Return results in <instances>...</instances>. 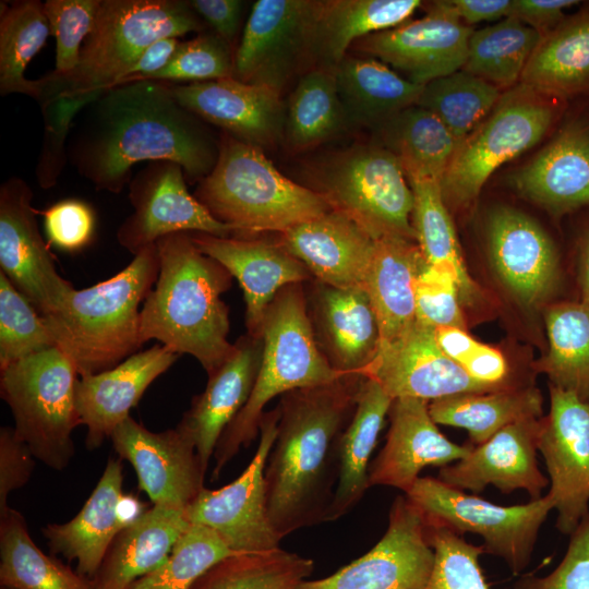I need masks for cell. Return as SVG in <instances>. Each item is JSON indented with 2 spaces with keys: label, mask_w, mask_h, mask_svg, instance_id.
<instances>
[{
  "label": "cell",
  "mask_w": 589,
  "mask_h": 589,
  "mask_svg": "<svg viewBox=\"0 0 589 589\" xmlns=\"http://www.w3.org/2000/svg\"><path fill=\"white\" fill-rule=\"evenodd\" d=\"M84 109L67 157L97 190L120 193L140 161L177 163L190 183L203 180L216 165L220 142L176 100L168 82L115 86Z\"/></svg>",
  "instance_id": "obj_1"
},
{
  "label": "cell",
  "mask_w": 589,
  "mask_h": 589,
  "mask_svg": "<svg viewBox=\"0 0 589 589\" xmlns=\"http://www.w3.org/2000/svg\"><path fill=\"white\" fill-rule=\"evenodd\" d=\"M361 375L284 394L265 471L266 506L277 536L325 522L338 474V445Z\"/></svg>",
  "instance_id": "obj_2"
},
{
  "label": "cell",
  "mask_w": 589,
  "mask_h": 589,
  "mask_svg": "<svg viewBox=\"0 0 589 589\" xmlns=\"http://www.w3.org/2000/svg\"><path fill=\"white\" fill-rule=\"evenodd\" d=\"M159 274L141 310V339H157L178 354L194 357L211 374L231 354L228 306L221 294L232 276L202 253L189 232L156 242Z\"/></svg>",
  "instance_id": "obj_3"
},
{
  "label": "cell",
  "mask_w": 589,
  "mask_h": 589,
  "mask_svg": "<svg viewBox=\"0 0 589 589\" xmlns=\"http://www.w3.org/2000/svg\"><path fill=\"white\" fill-rule=\"evenodd\" d=\"M159 274L157 244L134 255L121 272L92 287L74 289L53 313L43 316L56 345L79 375L99 373L141 347L140 303Z\"/></svg>",
  "instance_id": "obj_4"
},
{
  "label": "cell",
  "mask_w": 589,
  "mask_h": 589,
  "mask_svg": "<svg viewBox=\"0 0 589 589\" xmlns=\"http://www.w3.org/2000/svg\"><path fill=\"white\" fill-rule=\"evenodd\" d=\"M194 196L233 237L284 233L332 209L313 189L283 176L263 149L224 133L214 169Z\"/></svg>",
  "instance_id": "obj_5"
},
{
  "label": "cell",
  "mask_w": 589,
  "mask_h": 589,
  "mask_svg": "<svg viewBox=\"0 0 589 589\" xmlns=\"http://www.w3.org/2000/svg\"><path fill=\"white\" fill-rule=\"evenodd\" d=\"M301 285L284 287L266 309L257 377L245 406L224 431L215 448L213 480L260 434L264 408L274 397L345 376L330 366L316 342Z\"/></svg>",
  "instance_id": "obj_6"
},
{
  "label": "cell",
  "mask_w": 589,
  "mask_h": 589,
  "mask_svg": "<svg viewBox=\"0 0 589 589\" xmlns=\"http://www.w3.org/2000/svg\"><path fill=\"white\" fill-rule=\"evenodd\" d=\"M203 24L189 1L101 0L79 65L68 74L52 71L37 80V101L81 96L115 87L153 43L201 32Z\"/></svg>",
  "instance_id": "obj_7"
},
{
  "label": "cell",
  "mask_w": 589,
  "mask_h": 589,
  "mask_svg": "<svg viewBox=\"0 0 589 589\" xmlns=\"http://www.w3.org/2000/svg\"><path fill=\"white\" fill-rule=\"evenodd\" d=\"M0 392L14 431L35 458L64 469L74 455L73 430L81 424L75 404L79 372L57 346L0 370Z\"/></svg>",
  "instance_id": "obj_8"
},
{
  "label": "cell",
  "mask_w": 589,
  "mask_h": 589,
  "mask_svg": "<svg viewBox=\"0 0 589 589\" xmlns=\"http://www.w3.org/2000/svg\"><path fill=\"white\" fill-rule=\"evenodd\" d=\"M566 104L522 84L502 94L459 142L441 181L445 203L461 206L473 201L497 168L543 139Z\"/></svg>",
  "instance_id": "obj_9"
},
{
  "label": "cell",
  "mask_w": 589,
  "mask_h": 589,
  "mask_svg": "<svg viewBox=\"0 0 589 589\" xmlns=\"http://www.w3.org/2000/svg\"><path fill=\"white\" fill-rule=\"evenodd\" d=\"M313 178V190L332 209L352 218L374 239L416 241L413 193L398 159L384 146L360 144L340 151L323 161Z\"/></svg>",
  "instance_id": "obj_10"
},
{
  "label": "cell",
  "mask_w": 589,
  "mask_h": 589,
  "mask_svg": "<svg viewBox=\"0 0 589 589\" xmlns=\"http://www.w3.org/2000/svg\"><path fill=\"white\" fill-rule=\"evenodd\" d=\"M428 522L482 538L485 553L502 558L519 575L530 563L539 531L553 504L548 495L502 506L452 488L438 478L420 477L405 494Z\"/></svg>",
  "instance_id": "obj_11"
},
{
  "label": "cell",
  "mask_w": 589,
  "mask_h": 589,
  "mask_svg": "<svg viewBox=\"0 0 589 589\" xmlns=\"http://www.w3.org/2000/svg\"><path fill=\"white\" fill-rule=\"evenodd\" d=\"M279 408L264 412L260 422V441L245 470L231 483L217 489L203 488L187 507L190 524L214 530L237 554L276 550L280 538L269 520L264 471L277 436Z\"/></svg>",
  "instance_id": "obj_12"
},
{
  "label": "cell",
  "mask_w": 589,
  "mask_h": 589,
  "mask_svg": "<svg viewBox=\"0 0 589 589\" xmlns=\"http://www.w3.org/2000/svg\"><path fill=\"white\" fill-rule=\"evenodd\" d=\"M433 564L424 515L402 494L390 506L384 536L368 553L327 577L302 581L297 589H421Z\"/></svg>",
  "instance_id": "obj_13"
},
{
  "label": "cell",
  "mask_w": 589,
  "mask_h": 589,
  "mask_svg": "<svg viewBox=\"0 0 589 589\" xmlns=\"http://www.w3.org/2000/svg\"><path fill=\"white\" fill-rule=\"evenodd\" d=\"M133 213L117 230L118 243L135 255L177 232L231 237L233 230L212 216L187 188L183 168L170 160L151 161L129 183Z\"/></svg>",
  "instance_id": "obj_14"
},
{
  "label": "cell",
  "mask_w": 589,
  "mask_h": 589,
  "mask_svg": "<svg viewBox=\"0 0 589 589\" xmlns=\"http://www.w3.org/2000/svg\"><path fill=\"white\" fill-rule=\"evenodd\" d=\"M538 450L549 474L555 526L570 534L589 513V402L550 385V411L540 420Z\"/></svg>",
  "instance_id": "obj_15"
},
{
  "label": "cell",
  "mask_w": 589,
  "mask_h": 589,
  "mask_svg": "<svg viewBox=\"0 0 589 589\" xmlns=\"http://www.w3.org/2000/svg\"><path fill=\"white\" fill-rule=\"evenodd\" d=\"M33 196L17 177L0 187V272L45 316L56 312L75 288L57 271L38 229Z\"/></svg>",
  "instance_id": "obj_16"
},
{
  "label": "cell",
  "mask_w": 589,
  "mask_h": 589,
  "mask_svg": "<svg viewBox=\"0 0 589 589\" xmlns=\"http://www.w3.org/2000/svg\"><path fill=\"white\" fill-rule=\"evenodd\" d=\"M472 32L446 0L433 1L424 16L363 37L356 49L425 85L462 69Z\"/></svg>",
  "instance_id": "obj_17"
},
{
  "label": "cell",
  "mask_w": 589,
  "mask_h": 589,
  "mask_svg": "<svg viewBox=\"0 0 589 589\" xmlns=\"http://www.w3.org/2000/svg\"><path fill=\"white\" fill-rule=\"evenodd\" d=\"M361 376L392 398L433 401L448 396L495 392L470 375L440 348L434 328L417 321L393 340L381 342Z\"/></svg>",
  "instance_id": "obj_18"
},
{
  "label": "cell",
  "mask_w": 589,
  "mask_h": 589,
  "mask_svg": "<svg viewBox=\"0 0 589 589\" xmlns=\"http://www.w3.org/2000/svg\"><path fill=\"white\" fill-rule=\"evenodd\" d=\"M316 1L257 0L233 56L235 79L280 92L309 56Z\"/></svg>",
  "instance_id": "obj_19"
},
{
  "label": "cell",
  "mask_w": 589,
  "mask_h": 589,
  "mask_svg": "<svg viewBox=\"0 0 589 589\" xmlns=\"http://www.w3.org/2000/svg\"><path fill=\"white\" fill-rule=\"evenodd\" d=\"M110 438L120 457L134 468L139 488L153 505L185 510L205 488L206 471L194 443L178 425L152 432L129 417Z\"/></svg>",
  "instance_id": "obj_20"
},
{
  "label": "cell",
  "mask_w": 589,
  "mask_h": 589,
  "mask_svg": "<svg viewBox=\"0 0 589 589\" xmlns=\"http://www.w3.org/2000/svg\"><path fill=\"white\" fill-rule=\"evenodd\" d=\"M170 88L182 107L237 140L263 149L284 135L285 108L280 92L271 86L226 77L170 83Z\"/></svg>",
  "instance_id": "obj_21"
},
{
  "label": "cell",
  "mask_w": 589,
  "mask_h": 589,
  "mask_svg": "<svg viewBox=\"0 0 589 589\" xmlns=\"http://www.w3.org/2000/svg\"><path fill=\"white\" fill-rule=\"evenodd\" d=\"M492 264L515 298L525 306L543 303L561 278L558 252L548 233L526 214L495 208L488 221Z\"/></svg>",
  "instance_id": "obj_22"
},
{
  "label": "cell",
  "mask_w": 589,
  "mask_h": 589,
  "mask_svg": "<svg viewBox=\"0 0 589 589\" xmlns=\"http://www.w3.org/2000/svg\"><path fill=\"white\" fill-rule=\"evenodd\" d=\"M386 441L371 461L369 484L398 489L406 494L428 466L445 467L465 458L473 445L449 441L429 411V401L393 399Z\"/></svg>",
  "instance_id": "obj_23"
},
{
  "label": "cell",
  "mask_w": 589,
  "mask_h": 589,
  "mask_svg": "<svg viewBox=\"0 0 589 589\" xmlns=\"http://www.w3.org/2000/svg\"><path fill=\"white\" fill-rule=\"evenodd\" d=\"M540 420L512 423L488 441L476 445L468 455L440 468L437 478L447 485L473 493L493 485L502 493L526 491L532 500L542 497L549 484L537 459Z\"/></svg>",
  "instance_id": "obj_24"
},
{
  "label": "cell",
  "mask_w": 589,
  "mask_h": 589,
  "mask_svg": "<svg viewBox=\"0 0 589 589\" xmlns=\"http://www.w3.org/2000/svg\"><path fill=\"white\" fill-rule=\"evenodd\" d=\"M122 465L109 458L94 491L71 520L49 524L43 529L52 553L77 562L80 575L97 574L119 532L145 510L142 504L122 492Z\"/></svg>",
  "instance_id": "obj_25"
},
{
  "label": "cell",
  "mask_w": 589,
  "mask_h": 589,
  "mask_svg": "<svg viewBox=\"0 0 589 589\" xmlns=\"http://www.w3.org/2000/svg\"><path fill=\"white\" fill-rule=\"evenodd\" d=\"M189 233L202 253L221 264L239 281L245 300L248 334L252 337L262 338L263 318L277 292L311 277L305 265L280 242Z\"/></svg>",
  "instance_id": "obj_26"
},
{
  "label": "cell",
  "mask_w": 589,
  "mask_h": 589,
  "mask_svg": "<svg viewBox=\"0 0 589 589\" xmlns=\"http://www.w3.org/2000/svg\"><path fill=\"white\" fill-rule=\"evenodd\" d=\"M510 181L556 216L589 206V115L572 116Z\"/></svg>",
  "instance_id": "obj_27"
},
{
  "label": "cell",
  "mask_w": 589,
  "mask_h": 589,
  "mask_svg": "<svg viewBox=\"0 0 589 589\" xmlns=\"http://www.w3.org/2000/svg\"><path fill=\"white\" fill-rule=\"evenodd\" d=\"M180 357L164 345L135 352L118 365L81 376L75 404L81 424L87 428L86 446L94 449L130 417L147 387Z\"/></svg>",
  "instance_id": "obj_28"
},
{
  "label": "cell",
  "mask_w": 589,
  "mask_h": 589,
  "mask_svg": "<svg viewBox=\"0 0 589 589\" xmlns=\"http://www.w3.org/2000/svg\"><path fill=\"white\" fill-rule=\"evenodd\" d=\"M279 242L317 281L353 288L363 287L376 239L349 216L330 209L280 233Z\"/></svg>",
  "instance_id": "obj_29"
},
{
  "label": "cell",
  "mask_w": 589,
  "mask_h": 589,
  "mask_svg": "<svg viewBox=\"0 0 589 589\" xmlns=\"http://www.w3.org/2000/svg\"><path fill=\"white\" fill-rule=\"evenodd\" d=\"M310 318L322 353L340 375H360L374 359L380 327L362 287L337 288L317 281Z\"/></svg>",
  "instance_id": "obj_30"
},
{
  "label": "cell",
  "mask_w": 589,
  "mask_h": 589,
  "mask_svg": "<svg viewBox=\"0 0 589 589\" xmlns=\"http://www.w3.org/2000/svg\"><path fill=\"white\" fill-rule=\"evenodd\" d=\"M263 340L249 334L238 338L229 358L208 374L204 392L194 397L178 426L193 441L207 471L221 434L245 406L262 360Z\"/></svg>",
  "instance_id": "obj_31"
},
{
  "label": "cell",
  "mask_w": 589,
  "mask_h": 589,
  "mask_svg": "<svg viewBox=\"0 0 589 589\" xmlns=\"http://www.w3.org/2000/svg\"><path fill=\"white\" fill-rule=\"evenodd\" d=\"M189 526L185 510L153 505L116 537L93 589H128L164 563Z\"/></svg>",
  "instance_id": "obj_32"
},
{
  "label": "cell",
  "mask_w": 589,
  "mask_h": 589,
  "mask_svg": "<svg viewBox=\"0 0 589 589\" xmlns=\"http://www.w3.org/2000/svg\"><path fill=\"white\" fill-rule=\"evenodd\" d=\"M393 399L373 380L362 376L356 406L338 445V474L325 521L348 514L364 496L371 456Z\"/></svg>",
  "instance_id": "obj_33"
},
{
  "label": "cell",
  "mask_w": 589,
  "mask_h": 589,
  "mask_svg": "<svg viewBox=\"0 0 589 589\" xmlns=\"http://www.w3.org/2000/svg\"><path fill=\"white\" fill-rule=\"evenodd\" d=\"M420 5L419 0L316 1L309 56L333 71L353 43L407 22Z\"/></svg>",
  "instance_id": "obj_34"
},
{
  "label": "cell",
  "mask_w": 589,
  "mask_h": 589,
  "mask_svg": "<svg viewBox=\"0 0 589 589\" xmlns=\"http://www.w3.org/2000/svg\"><path fill=\"white\" fill-rule=\"evenodd\" d=\"M519 84L564 101L589 95V4L542 36Z\"/></svg>",
  "instance_id": "obj_35"
},
{
  "label": "cell",
  "mask_w": 589,
  "mask_h": 589,
  "mask_svg": "<svg viewBox=\"0 0 589 589\" xmlns=\"http://www.w3.org/2000/svg\"><path fill=\"white\" fill-rule=\"evenodd\" d=\"M424 262L413 240L376 239L362 288L377 317L380 344L395 339L416 322L413 284Z\"/></svg>",
  "instance_id": "obj_36"
},
{
  "label": "cell",
  "mask_w": 589,
  "mask_h": 589,
  "mask_svg": "<svg viewBox=\"0 0 589 589\" xmlns=\"http://www.w3.org/2000/svg\"><path fill=\"white\" fill-rule=\"evenodd\" d=\"M333 71L348 124L378 129L414 106L424 86L373 57L346 56Z\"/></svg>",
  "instance_id": "obj_37"
},
{
  "label": "cell",
  "mask_w": 589,
  "mask_h": 589,
  "mask_svg": "<svg viewBox=\"0 0 589 589\" xmlns=\"http://www.w3.org/2000/svg\"><path fill=\"white\" fill-rule=\"evenodd\" d=\"M542 395L531 385L486 393L459 394L429 402L436 424L465 429L473 446L503 428L542 416Z\"/></svg>",
  "instance_id": "obj_38"
},
{
  "label": "cell",
  "mask_w": 589,
  "mask_h": 589,
  "mask_svg": "<svg viewBox=\"0 0 589 589\" xmlns=\"http://www.w3.org/2000/svg\"><path fill=\"white\" fill-rule=\"evenodd\" d=\"M378 130L382 146L398 159L407 180L441 183L459 143L435 115L414 105Z\"/></svg>",
  "instance_id": "obj_39"
},
{
  "label": "cell",
  "mask_w": 589,
  "mask_h": 589,
  "mask_svg": "<svg viewBox=\"0 0 589 589\" xmlns=\"http://www.w3.org/2000/svg\"><path fill=\"white\" fill-rule=\"evenodd\" d=\"M549 351L538 363L550 385L589 402V305L566 301L545 311Z\"/></svg>",
  "instance_id": "obj_40"
},
{
  "label": "cell",
  "mask_w": 589,
  "mask_h": 589,
  "mask_svg": "<svg viewBox=\"0 0 589 589\" xmlns=\"http://www.w3.org/2000/svg\"><path fill=\"white\" fill-rule=\"evenodd\" d=\"M0 580L10 589H93L82 575L44 553L23 515L12 508L0 515Z\"/></svg>",
  "instance_id": "obj_41"
},
{
  "label": "cell",
  "mask_w": 589,
  "mask_h": 589,
  "mask_svg": "<svg viewBox=\"0 0 589 589\" xmlns=\"http://www.w3.org/2000/svg\"><path fill=\"white\" fill-rule=\"evenodd\" d=\"M408 182L413 193L412 227L425 263L450 273L459 287L460 298L471 300L478 288L464 264L441 183L434 180Z\"/></svg>",
  "instance_id": "obj_42"
},
{
  "label": "cell",
  "mask_w": 589,
  "mask_h": 589,
  "mask_svg": "<svg viewBox=\"0 0 589 589\" xmlns=\"http://www.w3.org/2000/svg\"><path fill=\"white\" fill-rule=\"evenodd\" d=\"M50 26L44 3L15 1L0 5V94H24L37 99L36 80L25 77L29 61L44 47Z\"/></svg>",
  "instance_id": "obj_43"
},
{
  "label": "cell",
  "mask_w": 589,
  "mask_h": 589,
  "mask_svg": "<svg viewBox=\"0 0 589 589\" xmlns=\"http://www.w3.org/2000/svg\"><path fill=\"white\" fill-rule=\"evenodd\" d=\"M347 125L334 71L317 68L305 73L288 101L284 135L289 146L309 148L336 136Z\"/></svg>",
  "instance_id": "obj_44"
},
{
  "label": "cell",
  "mask_w": 589,
  "mask_h": 589,
  "mask_svg": "<svg viewBox=\"0 0 589 589\" xmlns=\"http://www.w3.org/2000/svg\"><path fill=\"white\" fill-rule=\"evenodd\" d=\"M541 38L542 35L534 28L516 17L507 16L472 32L462 70L500 89L512 87L520 81Z\"/></svg>",
  "instance_id": "obj_45"
},
{
  "label": "cell",
  "mask_w": 589,
  "mask_h": 589,
  "mask_svg": "<svg viewBox=\"0 0 589 589\" xmlns=\"http://www.w3.org/2000/svg\"><path fill=\"white\" fill-rule=\"evenodd\" d=\"M313 569L312 558L280 548L236 554L211 568L192 589H297Z\"/></svg>",
  "instance_id": "obj_46"
},
{
  "label": "cell",
  "mask_w": 589,
  "mask_h": 589,
  "mask_svg": "<svg viewBox=\"0 0 589 589\" xmlns=\"http://www.w3.org/2000/svg\"><path fill=\"white\" fill-rule=\"evenodd\" d=\"M501 96L498 87L461 69L426 83L416 105L435 115L459 143Z\"/></svg>",
  "instance_id": "obj_47"
},
{
  "label": "cell",
  "mask_w": 589,
  "mask_h": 589,
  "mask_svg": "<svg viewBox=\"0 0 589 589\" xmlns=\"http://www.w3.org/2000/svg\"><path fill=\"white\" fill-rule=\"evenodd\" d=\"M236 554L214 530L190 524L164 563L128 589H192L211 568Z\"/></svg>",
  "instance_id": "obj_48"
},
{
  "label": "cell",
  "mask_w": 589,
  "mask_h": 589,
  "mask_svg": "<svg viewBox=\"0 0 589 589\" xmlns=\"http://www.w3.org/2000/svg\"><path fill=\"white\" fill-rule=\"evenodd\" d=\"M56 346L44 317L0 272V370Z\"/></svg>",
  "instance_id": "obj_49"
},
{
  "label": "cell",
  "mask_w": 589,
  "mask_h": 589,
  "mask_svg": "<svg viewBox=\"0 0 589 589\" xmlns=\"http://www.w3.org/2000/svg\"><path fill=\"white\" fill-rule=\"evenodd\" d=\"M426 522V537L434 551L432 572L421 589H490L480 556L481 545H474L447 528Z\"/></svg>",
  "instance_id": "obj_50"
},
{
  "label": "cell",
  "mask_w": 589,
  "mask_h": 589,
  "mask_svg": "<svg viewBox=\"0 0 589 589\" xmlns=\"http://www.w3.org/2000/svg\"><path fill=\"white\" fill-rule=\"evenodd\" d=\"M232 76L231 46L215 33H203L190 40L179 41L168 64L144 80L192 83Z\"/></svg>",
  "instance_id": "obj_51"
},
{
  "label": "cell",
  "mask_w": 589,
  "mask_h": 589,
  "mask_svg": "<svg viewBox=\"0 0 589 589\" xmlns=\"http://www.w3.org/2000/svg\"><path fill=\"white\" fill-rule=\"evenodd\" d=\"M101 93L60 96L39 103L45 121L43 145L36 167V178L43 189L52 188L61 175L67 157L65 140L74 118Z\"/></svg>",
  "instance_id": "obj_52"
},
{
  "label": "cell",
  "mask_w": 589,
  "mask_h": 589,
  "mask_svg": "<svg viewBox=\"0 0 589 589\" xmlns=\"http://www.w3.org/2000/svg\"><path fill=\"white\" fill-rule=\"evenodd\" d=\"M101 0H47L44 3L56 38V74L72 72L80 62L82 43L93 29Z\"/></svg>",
  "instance_id": "obj_53"
},
{
  "label": "cell",
  "mask_w": 589,
  "mask_h": 589,
  "mask_svg": "<svg viewBox=\"0 0 589 589\" xmlns=\"http://www.w3.org/2000/svg\"><path fill=\"white\" fill-rule=\"evenodd\" d=\"M435 338L443 352L476 381L494 390L514 389L508 381V365L497 349L484 345L465 329L434 328Z\"/></svg>",
  "instance_id": "obj_54"
},
{
  "label": "cell",
  "mask_w": 589,
  "mask_h": 589,
  "mask_svg": "<svg viewBox=\"0 0 589 589\" xmlns=\"http://www.w3.org/2000/svg\"><path fill=\"white\" fill-rule=\"evenodd\" d=\"M413 292L417 321L433 328L466 330L459 287L450 273L424 262L416 276Z\"/></svg>",
  "instance_id": "obj_55"
},
{
  "label": "cell",
  "mask_w": 589,
  "mask_h": 589,
  "mask_svg": "<svg viewBox=\"0 0 589 589\" xmlns=\"http://www.w3.org/2000/svg\"><path fill=\"white\" fill-rule=\"evenodd\" d=\"M567 550L546 576H521L513 589H589V513L569 534Z\"/></svg>",
  "instance_id": "obj_56"
},
{
  "label": "cell",
  "mask_w": 589,
  "mask_h": 589,
  "mask_svg": "<svg viewBox=\"0 0 589 589\" xmlns=\"http://www.w3.org/2000/svg\"><path fill=\"white\" fill-rule=\"evenodd\" d=\"M44 227L49 242L57 248L75 252L85 248L95 231V213L84 201L62 200L44 213Z\"/></svg>",
  "instance_id": "obj_57"
},
{
  "label": "cell",
  "mask_w": 589,
  "mask_h": 589,
  "mask_svg": "<svg viewBox=\"0 0 589 589\" xmlns=\"http://www.w3.org/2000/svg\"><path fill=\"white\" fill-rule=\"evenodd\" d=\"M34 455L13 428L0 429V515L10 507L11 492L24 486L34 470Z\"/></svg>",
  "instance_id": "obj_58"
},
{
  "label": "cell",
  "mask_w": 589,
  "mask_h": 589,
  "mask_svg": "<svg viewBox=\"0 0 589 589\" xmlns=\"http://www.w3.org/2000/svg\"><path fill=\"white\" fill-rule=\"evenodd\" d=\"M194 12L230 46L239 32L244 2L240 0H192Z\"/></svg>",
  "instance_id": "obj_59"
},
{
  "label": "cell",
  "mask_w": 589,
  "mask_h": 589,
  "mask_svg": "<svg viewBox=\"0 0 589 589\" xmlns=\"http://www.w3.org/2000/svg\"><path fill=\"white\" fill-rule=\"evenodd\" d=\"M577 3L579 1L575 0H512L508 16L518 19L543 36L565 19L567 8Z\"/></svg>",
  "instance_id": "obj_60"
},
{
  "label": "cell",
  "mask_w": 589,
  "mask_h": 589,
  "mask_svg": "<svg viewBox=\"0 0 589 589\" xmlns=\"http://www.w3.org/2000/svg\"><path fill=\"white\" fill-rule=\"evenodd\" d=\"M178 44V37H165L153 43L129 68L116 86L144 80L164 69L172 58Z\"/></svg>",
  "instance_id": "obj_61"
},
{
  "label": "cell",
  "mask_w": 589,
  "mask_h": 589,
  "mask_svg": "<svg viewBox=\"0 0 589 589\" xmlns=\"http://www.w3.org/2000/svg\"><path fill=\"white\" fill-rule=\"evenodd\" d=\"M452 11L468 26L509 15L512 0H446Z\"/></svg>",
  "instance_id": "obj_62"
},
{
  "label": "cell",
  "mask_w": 589,
  "mask_h": 589,
  "mask_svg": "<svg viewBox=\"0 0 589 589\" xmlns=\"http://www.w3.org/2000/svg\"><path fill=\"white\" fill-rule=\"evenodd\" d=\"M577 266L578 301L589 305V223L579 237Z\"/></svg>",
  "instance_id": "obj_63"
},
{
  "label": "cell",
  "mask_w": 589,
  "mask_h": 589,
  "mask_svg": "<svg viewBox=\"0 0 589 589\" xmlns=\"http://www.w3.org/2000/svg\"><path fill=\"white\" fill-rule=\"evenodd\" d=\"M2 589H10V588H7V587H2Z\"/></svg>",
  "instance_id": "obj_64"
}]
</instances>
